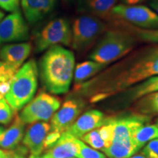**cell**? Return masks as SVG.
Listing matches in <instances>:
<instances>
[{
	"mask_svg": "<svg viewBox=\"0 0 158 158\" xmlns=\"http://www.w3.org/2000/svg\"><path fill=\"white\" fill-rule=\"evenodd\" d=\"M158 75V43L137 49L106 68L73 91L95 103L111 98L148 78Z\"/></svg>",
	"mask_w": 158,
	"mask_h": 158,
	"instance_id": "cell-1",
	"label": "cell"
},
{
	"mask_svg": "<svg viewBox=\"0 0 158 158\" xmlns=\"http://www.w3.org/2000/svg\"><path fill=\"white\" fill-rule=\"evenodd\" d=\"M74 69L73 52L56 45L48 48L40 60L38 75L45 89L52 94H62L70 89Z\"/></svg>",
	"mask_w": 158,
	"mask_h": 158,
	"instance_id": "cell-2",
	"label": "cell"
},
{
	"mask_svg": "<svg viewBox=\"0 0 158 158\" xmlns=\"http://www.w3.org/2000/svg\"><path fill=\"white\" fill-rule=\"evenodd\" d=\"M138 42L127 31L116 27L107 29L101 35L89 57L90 60L108 65L131 52Z\"/></svg>",
	"mask_w": 158,
	"mask_h": 158,
	"instance_id": "cell-3",
	"label": "cell"
},
{
	"mask_svg": "<svg viewBox=\"0 0 158 158\" xmlns=\"http://www.w3.org/2000/svg\"><path fill=\"white\" fill-rule=\"evenodd\" d=\"M38 67L30 59L19 69L12 80L5 99L15 111L24 107L34 98L38 85Z\"/></svg>",
	"mask_w": 158,
	"mask_h": 158,
	"instance_id": "cell-4",
	"label": "cell"
},
{
	"mask_svg": "<svg viewBox=\"0 0 158 158\" xmlns=\"http://www.w3.org/2000/svg\"><path fill=\"white\" fill-rule=\"evenodd\" d=\"M70 46L77 51L87 50L107 30L102 19L94 15H84L75 19L71 27Z\"/></svg>",
	"mask_w": 158,
	"mask_h": 158,
	"instance_id": "cell-5",
	"label": "cell"
},
{
	"mask_svg": "<svg viewBox=\"0 0 158 158\" xmlns=\"http://www.w3.org/2000/svg\"><path fill=\"white\" fill-rule=\"evenodd\" d=\"M71 38L72 29L68 20L54 19L35 33V51L40 53L56 45L70 46Z\"/></svg>",
	"mask_w": 158,
	"mask_h": 158,
	"instance_id": "cell-6",
	"label": "cell"
},
{
	"mask_svg": "<svg viewBox=\"0 0 158 158\" xmlns=\"http://www.w3.org/2000/svg\"><path fill=\"white\" fill-rule=\"evenodd\" d=\"M59 99L52 94L41 92L28 102L19 114L23 123L33 124L51 119L60 107Z\"/></svg>",
	"mask_w": 158,
	"mask_h": 158,
	"instance_id": "cell-7",
	"label": "cell"
},
{
	"mask_svg": "<svg viewBox=\"0 0 158 158\" xmlns=\"http://www.w3.org/2000/svg\"><path fill=\"white\" fill-rule=\"evenodd\" d=\"M113 15L114 20H120L138 28L158 29V15L147 6L125 4L116 5L114 7Z\"/></svg>",
	"mask_w": 158,
	"mask_h": 158,
	"instance_id": "cell-8",
	"label": "cell"
},
{
	"mask_svg": "<svg viewBox=\"0 0 158 158\" xmlns=\"http://www.w3.org/2000/svg\"><path fill=\"white\" fill-rule=\"evenodd\" d=\"M29 39L28 23L19 10L3 18L0 22V46L5 43L23 42Z\"/></svg>",
	"mask_w": 158,
	"mask_h": 158,
	"instance_id": "cell-9",
	"label": "cell"
},
{
	"mask_svg": "<svg viewBox=\"0 0 158 158\" xmlns=\"http://www.w3.org/2000/svg\"><path fill=\"white\" fill-rule=\"evenodd\" d=\"M151 118L150 116L133 113L129 115L107 117L106 121L113 125L114 142L132 139L136 131L149 124Z\"/></svg>",
	"mask_w": 158,
	"mask_h": 158,
	"instance_id": "cell-10",
	"label": "cell"
},
{
	"mask_svg": "<svg viewBox=\"0 0 158 158\" xmlns=\"http://www.w3.org/2000/svg\"><path fill=\"white\" fill-rule=\"evenodd\" d=\"M84 107L81 99H69L51 118V130L62 133L76 122Z\"/></svg>",
	"mask_w": 158,
	"mask_h": 158,
	"instance_id": "cell-11",
	"label": "cell"
},
{
	"mask_svg": "<svg viewBox=\"0 0 158 158\" xmlns=\"http://www.w3.org/2000/svg\"><path fill=\"white\" fill-rule=\"evenodd\" d=\"M158 92V75L138 83L116 94V101L121 106H127L148 94Z\"/></svg>",
	"mask_w": 158,
	"mask_h": 158,
	"instance_id": "cell-12",
	"label": "cell"
},
{
	"mask_svg": "<svg viewBox=\"0 0 158 158\" xmlns=\"http://www.w3.org/2000/svg\"><path fill=\"white\" fill-rule=\"evenodd\" d=\"M106 119V117L102 112L95 109L89 110L77 118L66 131L74 137L81 139L91 130L103 125Z\"/></svg>",
	"mask_w": 158,
	"mask_h": 158,
	"instance_id": "cell-13",
	"label": "cell"
},
{
	"mask_svg": "<svg viewBox=\"0 0 158 158\" xmlns=\"http://www.w3.org/2000/svg\"><path fill=\"white\" fill-rule=\"evenodd\" d=\"M78 138L68 132L62 133L61 137L54 146L45 150L43 155L34 156L35 158H74L78 151Z\"/></svg>",
	"mask_w": 158,
	"mask_h": 158,
	"instance_id": "cell-14",
	"label": "cell"
},
{
	"mask_svg": "<svg viewBox=\"0 0 158 158\" xmlns=\"http://www.w3.org/2000/svg\"><path fill=\"white\" fill-rule=\"evenodd\" d=\"M25 19L34 25L51 14L56 6V0H20Z\"/></svg>",
	"mask_w": 158,
	"mask_h": 158,
	"instance_id": "cell-15",
	"label": "cell"
},
{
	"mask_svg": "<svg viewBox=\"0 0 158 158\" xmlns=\"http://www.w3.org/2000/svg\"><path fill=\"white\" fill-rule=\"evenodd\" d=\"M51 131V125L46 122H37L28 128L22 143L32 155H42L45 136Z\"/></svg>",
	"mask_w": 158,
	"mask_h": 158,
	"instance_id": "cell-16",
	"label": "cell"
},
{
	"mask_svg": "<svg viewBox=\"0 0 158 158\" xmlns=\"http://www.w3.org/2000/svg\"><path fill=\"white\" fill-rule=\"evenodd\" d=\"M31 50V43H10L0 48V59L19 70L30 55Z\"/></svg>",
	"mask_w": 158,
	"mask_h": 158,
	"instance_id": "cell-17",
	"label": "cell"
},
{
	"mask_svg": "<svg viewBox=\"0 0 158 158\" xmlns=\"http://www.w3.org/2000/svg\"><path fill=\"white\" fill-rule=\"evenodd\" d=\"M24 124L19 116L15 115L13 123L7 129L0 127V147L7 150L15 149L23 139Z\"/></svg>",
	"mask_w": 158,
	"mask_h": 158,
	"instance_id": "cell-18",
	"label": "cell"
},
{
	"mask_svg": "<svg viewBox=\"0 0 158 158\" xmlns=\"http://www.w3.org/2000/svg\"><path fill=\"white\" fill-rule=\"evenodd\" d=\"M107 66V64H101L92 60L78 63L74 69V86L87 81L106 69Z\"/></svg>",
	"mask_w": 158,
	"mask_h": 158,
	"instance_id": "cell-19",
	"label": "cell"
},
{
	"mask_svg": "<svg viewBox=\"0 0 158 158\" xmlns=\"http://www.w3.org/2000/svg\"><path fill=\"white\" fill-rule=\"evenodd\" d=\"M140 149L132 139L114 141L110 147L104 148L102 151L108 158H128L135 155Z\"/></svg>",
	"mask_w": 158,
	"mask_h": 158,
	"instance_id": "cell-20",
	"label": "cell"
},
{
	"mask_svg": "<svg viewBox=\"0 0 158 158\" xmlns=\"http://www.w3.org/2000/svg\"><path fill=\"white\" fill-rule=\"evenodd\" d=\"M116 27L124 29L132 34L137 39L138 42L146 43L148 44L158 43V29H143L134 27L120 20H114Z\"/></svg>",
	"mask_w": 158,
	"mask_h": 158,
	"instance_id": "cell-21",
	"label": "cell"
},
{
	"mask_svg": "<svg viewBox=\"0 0 158 158\" xmlns=\"http://www.w3.org/2000/svg\"><path fill=\"white\" fill-rule=\"evenodd\" d=\"M118 0H87L86 5L94 16L100 19L113 21L114 7Z\"/></svg>",
	"mask_w": 158,
	"mask_h": 158,
	"instance_id": "cell-22",
	"label": "cell"
},
{
	"mask_svg": "<svg viewBox=\"0 0 158 158\" xmlns=\"http://www.w3.org/2000/svg\"><path fill=\"white\" fill-rule=\"evenodd\" d=\"M134 113L143 115L158 116V92L148 94L134 102L133 106Z\"/></svg>",
	"mask_w": 158,
	"mask_h": 158,
	"instance_id": "cell-23",
	"label": "cell"
},
{
	"mask_svg": "<svg viewBox=\"0 0 158 158\" xmlns=\"http://www.w3.org/2000/svg\"><path fill=\"white\" fill-rule=\"evenodd\" d=\"M158 138V126L157 124H149L138 129L133 136V140L140 149L152 140Z\"/></svg>",
	"mask_w": 158,
	"mask_h": 158,
	"instance_id": "cell-24",
	"label": "cell"
},
{
	"mask_svg": "<svg viewBox=\"0 0 158 158\" xmlns=\"http://www.w3.org/2000/svg\"><path fill=\"white\" fill-rule=\"evenodd\" d=\"M19 70L0 60V99L5 98L11 81Z\"/></svg>",
	"mask_w": 158,
	"mask_h": 158,
	"instance_id": "cell-25",
	"label": "cell"
},
{
	"mask_svg": "<svg viewBox=\"0 0 158 158\" xmlns=\"http://www.w3.org/2000/svg\"><path fill=\"white\" fill-rule=\"evenodd\" d=\"M84 143L89 144L91 147L94 149L102 150L105 148V143L102 141L101 136L99 133V130L97 129L92 130L83 136L81 138Z\"/></svg>",
	"mask_w": 158,
	"mask_h": 158,
	"instance_id": "cell-26",
	"label": "cell"
},
{
	"mask_svg": "<svg viewBox=\"0 0 158 158\" xmlns=\"http://www.w3.org/2000/svg\"><path fill=\"white\" fill-rule=\"evenodd\" d=\"M78 151L76 158H106L103 153L100 152L93 148L88 147L80 139L78 140Z\"/></svg>",
	"mask_w": 158,
	"mask_h": 158,
	"instance_id": "cell-27",
	"label": "cell"
},
{
	"mask_svg": "<svg viewBox=\"0 0 158 158\" xmlns=\"http://www.w3.org/2000/svg\"><path fill=\"white\" fill-rule=\"evenodd\" d=\"M15 113L16 111L11 108L5 98L0 99V124H8L16 115Z\"/></svg>",
	"mask_w": 158,
	"mask_h": 158,
	"instance_id": "cell-28",
	"label": "cell"
},
{
	"mask_svg": "<svg viewBox=\"0 0 158 158\" xmlns=\"http://www.w3.org/2000/svg\"><path fill=\"white\" fill-rule=\"evenodd\" d=\"M98 130L100 135L105 143V148L110 147L114 141L113 125L110 122L106 121V119L105 124L100 127H99Z\"/></svg>",
	"mask_w": 158,
	"mask_h": 158,
	"instance_id": "cell-29",
	"label": "cell"
},
{
	"mask_svg": "<svg viewBox=\"0 0 158 158\" xmlns=\"http://www.w3.org/2000/svg\"><path fill=\"white\" fill-rule=\"evenodd\" d=\"M142 152L147 158H158V138L148 142L144 146Z\"/></svg>",
	"mask_w": 158,
	"mask_h": 158,
	"instance_id": "cell-30",
	"label": "cell"
},
{
	"mask_svg": "<svg viewBox=\"0 0 158 158\" xmlns=\"http://www.w3.org/2000/svg\"><path fill=\"white\" fill-rule=\"evenodd\" d=\"M61 135H62V133H59V132L51 130L47 134V135L45 136V138L44 140V143H43L44 150H47L52 147V146H54L59 139V138L61 137Z\"/></svg>",
	"mask_w": 158,
	"mask_h": 158,
	"instance_id": "cell-31",
	"label": "cell"
},
{
	"mask_svg": "<svg viewBox=\"0 0 158 158\" xmlns=\"http://www.w3.org/2000/svg\"><path fill=\"white\" fill-rule=\"evenodd\" d=\"M19 5L20 0H0V7L11 13L19 10Z\"/></svg>",
	"mask_w": 158,
	"mask_h": 158,
	"instance_id": "cell-32",
	"label": "cell"
},
{
	"mask_svg": "<svg viewBox=\"0 0 158 158\" xmlns=\"http://www.w3.org/2000/svg\"><path fill=\"white\" fill-rule=\"evenodd\" d=\"M28 152V149L24 146H18L15 149L10 150L11 158H26L25 155Z\"/></svg>",
	"mask_w": 158,
	"mask_h": 158,
	"instance_id": "cell-33",
	"label": "cell"
},
{
	"mask_svg": "<svg viewBox=\"0 0 158 158\" xmlns=\"http://www.w3.org/2000/svg\"><path fill=\"white\" fill-rule=\"evenodd\" d=\"M150 8L158 15V0H149Z\"/></svg>",
	"mask_w": 158,
	"mask_h": 158,
	"instance_id": "cell-34",
	"label": "cell"
},
{
	"mask_svg": "<svg viewBox=\"0 0 158 158\" xmlns=\"http://www.w3.org/2000/svg\"><path fill=\"white\" fill-rule=\"evenodd\" d=\"M124 4L125 5H138V3L141 2L143 0H122Z\"/></svg>",
	"mask_w": 158,
	"mask_h": 158,
	"instance_id": "cell-35",
	"label": "cell"
},
{
	"mask_svg": "<svg viewBox=\"0 0 158 158\" xmlns=\"http://www.w3.org/2000/svg\"><path fill=\"white\" fill-rule=\"evenodd\" d=\"M128 158H147V157H146V156L143 155V153L141 152L138 153V154H137V155L135 154V155L131 156V157H130Z\"/></svg>",
	"mask_w": 158,
	"mask_h": 158,
	"instance_id": "cell-36",
	"label": "cell"
},
{
	"mask_svg": "<svg viewBox=\"0 0 158 158\" xmlns=\"http://www.w3.org/2000/svg\"><path fill=\"white\" fill-rule=\"evenodd\" d=\"M7 151H5V150H2L0 149V158H4L7 155Z\"/></svg>",
	"mask_w": 158,
	"mask_h": 158,
	"instance_id": "cell-37",
	"label": "cell"
},
{
	"mask_svg": "<svg viewBox=\"0 0 158 158\" xmlns=\"http://www.w3.org/2000/svg\"><path fill=\"white\" fill-rule=\"evenodd\" d=\"M4 158H11V155H10V150H7V155L5 156Z\"/></svg>",
	"mask_w": 158,
	"mask_h": 158,
	"instance_id": "cell-38",
	"label": "cell"
},
{
	"mask_svg": "<svg viewBox=\"0 0 158 158\" xmlns=\"http://www.w3.org/2000/svg\"><path fill=\"white\" fill-rule=\"evenodd\" d=\"M4 15H5V14H4V13L1 10H0V22H1V21L3 19V18H4Z\"/></svg>",
	"mask_w": 158,
	"mask_h": 158,
	"instance_id": "cell-39",
	"label": "cell"
},
{
	"mask_svg": "<svg viewBox=\"0 0 158 158\" xmlns=\"http://www.w3.org/2000/svg\"><path fill=\"white\" fill-rule=\"evenodd\" d=\"M29 158H35V157H34V156H33V155H30V156H29ZM74 158H76V157H74Z\"/></svg>",
	"mask_w": 158,
	"mask_h": 158,
	"instance_id": "cell-40",
	"label": "cell"
},
{
	"mask_svg": "<svg viewBox=\"0 0 158 158\" xmlns=\"http://www.w3.org/2000/svg\"><path fill=\"white\" fill-rule=\"evenodd\" d=\"M156 124L158 126V118L157 119V121H156Z\"/></svg>",
	"mask_w": 158,
	"mask_h": 158,
	"instance_id": "cell-41",
	"label": "cell"
},
{
	"mask_svg": "<svg viewBox=\"0 0 158 158\" xmlns=\"http://www.w3.org/2000/svg\"><path fill=\"white\" fill-rule=\"evenodd\" d=\"M64 1H69V0H64Z\"/></svg>",
	"mask_w": 158,
	"mask_h": 158,
	"instance_id": "cell-42",
	"label": "cell"
}]
</instances>
